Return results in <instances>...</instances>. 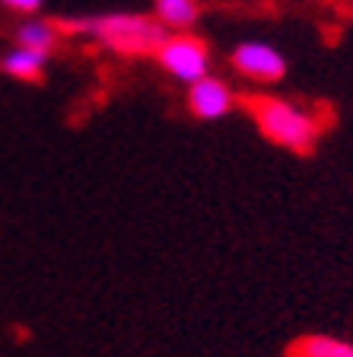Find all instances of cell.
Instances as JSON below:
<instances>
[{"mask_svg": "<svg viewBox=\"0 0 353 357\" xmlns=\"http://www.w3.org/2000/svg\"><path fill=\"white\" fill-rule=\"evenodd\" d=\"M61 42V29L58 22H48V20H22V26L16 29V45L22 48H32V52H42V54H52Z\"/></svg>", "mask_w": 353, "mask_h": 357, "instance_id": "obj_8", "label": "cell"}, {"mask_svg": "<svg viewBox=\"0 0 353 357\" xmlns=\"http://www.w3.org/2000/svg\"><path fill=\"white\" fill-rule=\"evenodd\" d=\"M67 32L96 38L99 45L111 48L118 54H156L169 32L162 29L153 16H137V13H105V16H83V20H70Z\"/></svg>", "mask_w": 353, "mask_h": 357, "instance_id": "obj_2", "label": "cell"}, {"mask_svg": "<svg viewBox=\"0 0 353 357\" xmlns=\"http://www.w3.org/2000/svg\"><path fill=\"white\" fill-rule=\"evenodd\" d=\"M188 109H191V115L201 121L226 119L229 112L235 109V93L226 80L207 74L188 86Z\"/></svg>", "mask_w": 353, "mask_h": 357, "instance_id": "obj_5", "label": "cell"}, {"mask_svg": "<svg viewBox=\"0 0 353 357\" xmlns=\"http://www.w3.org/2000/svg\"><path fill=\"white\" fill-rule=\"evenodd\" d=\"M249 115L267 141L283 150H293V153H309L324 131V121L318 112L302 109V105L277 96L249 99Z\"/></svg>", "mask_w": 353, "mask_h": 357, "instance_id": "obj_1", "label": "cell"}, {"mask_svg": "<svg viewBox=\"0 0 353 357\" xmlns=\"http://www.w3.org/2000/svg\"><path fill=\"white\" fill-rule=\"evenodd\" d=\"M45 64H48V54L16 45V48H10V52L3 54V61H0V70H3V74H10L13 80L38 83V80H42V74H45Z\"/></svg>", "mask_w": 353, "mask_h": 357, "instance_id": "obj_7", "label": "cell"}, {"mask_svg": "<svg viewBox=\"0 0 353 357\" xmlns=\"http://www.w3.org/2000/svg\"><path fill=\"white\" fill-rule=\"evenodd\" d=\"M287 357H353V344L331 335H302L287 348Z\"/></svg>", "mask_w": 353, "mask_h": 357, "instance_id": "obj_9", "label": "cell"}, {"mask_svg": "<svg viewBox=\"0 0 353 357\" xmlns=\"http://www.w3.org/2000/svg\"><path fill=\"white\" fill-rule=\"evenodd\" d=\"M153 20L166 32H185L201 20L198 0H153Z\"/></svg>", "mask_w": 353, "mask_h": 357, "instance_id": "obj_6", "label": "cell"}, {"mask_svg": "<svg viewBox=\"0 0 353 357\" xmlns=\"http://www.w3.org/2000/svg\"><path fill=\"white\" fill-rule=\"evenodd\" d=\"M156 61L172 80H182L188 86L210 74V48L191 32H169L166 42L156 48Z\"/></svg>", "mask_w": 353, "mask_h": 357, "instance_id": "obj_3", "label": "cell"}, {"mask_svg": "<svg viewBox=\"0 0 353 357\" xmlns=\"http://www.w3.org/2000/svg\"><path fill=\"white\" fill-rule=\"evenodd\" d=\"M7 10H16V13H38L45 0H0Z\"/></svg>", "mask_w": 353, "mask_h": 357, "instance_id": "obj_10", "label": "cell"}, {"mask_svg": "<svg viewBox=\"0 0 353 357\" xmlns=\"http://www.w3.org/2000/svg\"><path fill=\"white\" fill-rule=\"evenodd\" d=\"M233 70L251 83H277L287 74V58L267 42H242L235 45L233 54Z\"/></svg>", "mask_w": 353, "mask_h": 357, "instance_id": "obj_4", "label": "cell"}]
</instances>
